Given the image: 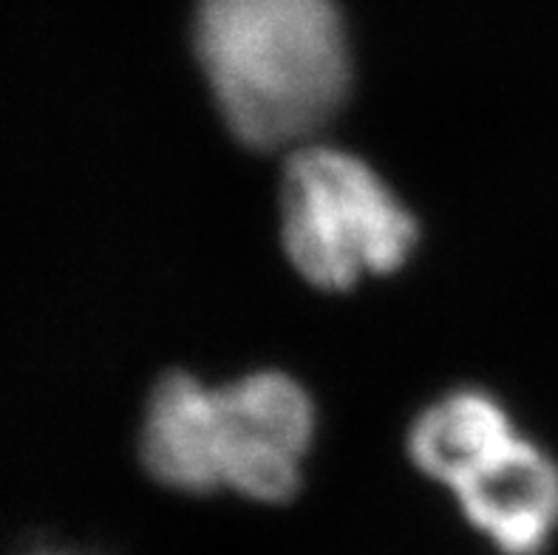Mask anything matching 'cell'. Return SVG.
<instances>
[{"label": "cell", "mask_w": 558, "mask_h": 555, "mask_svg": "<svg viewBox=\"0 0 558 555\" xmlns=\"http://www.w3.org/2000/svg\"><path fill=\"white\" fill-rule=\"evenodd\" d=\"M508 408L485 388H453L425 406L409 431V457L417 471L460 491L513 439Z\"/></svg>", "instance_id": "obj_6"}, {"label": "cell", "mask_w": 558, "mask_h": 555, "mask_svg": "<svg viewBox=\"0 0 558 555\" xmlns=\"http://www.w3.org/2000/svg\"><path fill=\"white\" fill-rule=\"evenodd\" d=\"M281 241L298 275L349 292L368 275H395L417 253L420 221L361 156L301 145L281 177Z\"/></svg>", "instance_id": "obj_2"}, {"label": "cell", "mask_w": 558, "mask_h": 555, "mask_svg": "<svg viewBox=\"0 0 558 555\" xmlns=\"http://www.w3.org/2000/svg\"><path fill=\"white\" fill-rule=\"evenodd\" d=\"M315 425V402L290 374L267 369L221 386V487L264 505L290 502L304 482Z\"/></svg>", "instance_id": "obj_3"}, {"label": "cell", "mask_w": 558, "mask_h": 555, "mask_svg": "<svg viewBox=\"0 0 558 555\" xmlns=\"http://www.w3.org/2000/svg\"><path fill=\"white\" fill-rule=\"evenodd\" d=\"M468 524L502 555L545 553L558 533V462L517 436L453 491Z\"/></svg>", "instance_id": "obj_4"}, {"label": "cell", "mask_w": 558, "mask_h": 555, "mask_svg": "<svg viewBox=\"0 0 558 555\" xmlns=\"http://www.w3.org/2000/svg\"><path fill=\"white\" fill-rule=\"evenodd\" d=\"M28 555H83V553H77V550H69V547H37V550H32Z\"/></svg>", "instance_id": "obj_7"}, {"label": "cell", "mask_w": 558, "mask_h": 555, "mask_svg": "<svg viewBox=\"0 0 558 555\" xmlns=\"http://www.w3.org/2000/svg\"><path fill=\"white\" fill-rule=\"evenodd\" d=\"M193 46L221 120L255 150L306 142L349 97L335 0H198Z\"/></svg>", "instance_id": "obj_1"}, {"label": "cell", "mask_w": 558, "mask_h": 555, "mask_svg": "<svg viewBox=\"0 0 558 555\" xmlns=\"http://www.w3.org/2000/svg\"><path fill=\"white\" fill-rule=\"evenodd\" d=\"M140 459L168 491L187 496L221 491L219 388L187 372L165 374L145 408Z\"/></svg>", "instance_id": "obj_5"}]
</instances>
